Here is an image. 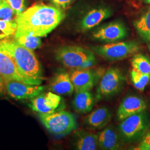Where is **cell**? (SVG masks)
Listing matches in <instances>:
<instances>
[{"label": "cell", "mask_w": 150, "mask_h": 150, "mask_svg": "<svg viewBox=\"0 0 150 150\" xmlns=\"http://www.w3.org/2000/svg\"><path fill=\"white\" fill-rule=\"evenodd\" d=\"M5 90L8 94L17 100L32 99L43 92L44 87L27 84L20 81H5Z\"/></svg>", "instance_id": "cell-10"}, {"label": "cell", "mask_w": 150, "mask_h": 150, "mask_svg": "<svg viewBox=\"0 0 150 150\" xmlns=\"http://www.w3.org/2000/svg\"><path fill=\"white\" fill-rule=\"evenodd\" d=\"M5 90V81L0 76V95H2Z\"/></svg>", "instance_id": "cell-29"}, {"label": "cell", "mask_w": 150, "mask_h": 150, "mask_svg": "<svg viewBox=\"0 0 150 150\" xmlns=\"http://www.w3.org/2000/svg\"><path fill=\"white\" fill-rule=\"evenodd\" d=\"M146 42H147V44H148V48L149 49V50H150V37L147 39V40L146 41Z\"/></svg>", "instance_id": "cell-30"}, {"label": "cell", "mask_w": 150, "mask_h": 150, "mask_svg": "<svg viewBox=\"0 0 150 150\" xmlns=\"http://www.w3.org/2000/svg\"><path fill=\"white\" fill-rule=\"evenodd\" d=\"M0 76L5 81L15 80L35 85H40L41 82L24 77L20 72L11 55L0 47Z\"/></svg>", "instance_id": "cell-8"}, {"label": "cell", "mask_w": 150, "mask_h": 150, "mask_svg": "<svg viewBox=\"0 0 150 150\" xmlns=\"http://www.w3.org/2000/svg\"><path fill=\"white\" fill-rule=\"evenodd\" d=\"M12 10L15 12L16 15L21 13L25 11L26 6L25 0H5Z\"/></svg>", "instance_id": "cell-26"}, {"label": "cell", "mask_w": 150, "mask_h": 150, "mask_svg": "<svg viewBox=\"0 0 150 150\" xmlns=\"http://www.w3.org/2000/svg\"><path fill=\"white\" fill-rule=\"evenodd\" d=\"M17 29V23L15 20H0V31L4 35L8 36L15 33Z\"/></svg>", "instance_id": "cell-24"}, {"label": "cell", "mask_w": 150, "mask_h": 150, "mask_svg": "<svg viewBox=\"0 0 150 150\" xmlns=\"http://www.w3.org/2000/svg\"><path fill=\"white\" fill-rule=\"evenodd\" d=\"M132 69L139 72L150 76V60L142 54H135L131 59Z\"/></svg>", "instance_id": "cell-21"}, {"label": "cell", "mask_w": 150, "mask_h": 150, "mask_svg": "<svg viewBox=\"0 0 150 150\" xmlns=\"http://www.w3.org/2000/svg\"><path fill=\"white\" fill-rule=\"evenodd\" d=\"M139 50V43L134 41L110 43L93 47L95 53L111 61L127 58L137 54Z\"/></svg>", "instance_id": "cell-6"}, {"label": "cell", "mask_w": 150, "mask_h": 150, "mask_svg": "<svg viewBox=\"0 0 150 150\" xmlns=\"http://www.w3.org/2000/svg\"><path fill=\"white\" fill-rule=\"evenodd\" d=\"M39 118L48 131L57 137H63L69 134L77 128L75 116L67 111L39 114Z\"/></svg>", "instance_id": "cell-4"}, {"label": "cell", "mask_w": 150, "mask_h": 150, "mask_svg": "<svg viewBox=\"0 0 150 150\" xmlns=\"http://www.w3.org/2000/svg\"><path fill=\"white\" fill-rule=\"evenodd\" d=\"M69 75L75 92L90 91L96 81V74L90 68L72 69Z\"/></svg>", "instance_id": "cell-12"}, {"label": "cell", "mask_w": 150, "mask_h": 150, "mask_svg": "<svg viewBox=\"0 0 150 150\" xmlns=\"http://www.w3.org/2000/svg\"><path fill=\"white\" fill-rule=\"evenodd\" d=\"M75 146L77 150H95L98 145V135L84 131L76 133Z\"/></svg>", "instance_id": "cell-18"}, {"label": "cell", "mask_w": 150, "mask_h": 150, "mask_svg": "<svg viewBox=\"0 0 150 150\" xmlns=\"http://www.w3.org/2000/svg\"><path fill=\"white\" fill-rule=\"evenodd\" d=\"M94 99L90 91L76 92L73 101L75 111L79 113L85 114L89 112L93 106Z\"/></svg>", "instance_id": "cell-19"}, {"label": "cell", "mask_w": 150, "mask_h": 150, "mask_svg": "<svg viewBox=\"0 0 150 150\" xmlns=\"http://www.w3.org/2000/svg\"><path fill=\"white\" fill-rule=\"evenodd\" d=\"M15 41L19 45L31 50L39 48L42 45L40 37L32 35H25L15 38Z\"/></svg>", "instance_id": "cell-22"}, {"label": "cell", "mask_w": 150, "mask_h": 150, "mask_svg": "<svg viewBox=\"0 0 150 150\" xmlns=\"http://www.w3.org/2000/svg\"><path fill=\"white\" fill-rule=\"evenodd\" d=\"M146 104L141 97L129 96L123 100L118 107L117 116L118 120L122 121L125 118L134 114L144 111Z\"/></svg>", "instance_id": "cell-14"}, {"label": "cell", "mask_w": 150, "mask_h": 150, "mask_svg": "<svg viewBox=\"0 0 150 150\" xmlns=\"http://www.w3.org/2000/svg\"><path fill=\"white\" fill-rule=\"evenodd\" d=\"M55 57L64 67L71 69L90 68L96 64L92 51L77 46H63L55 52Z\"/></svg>", "instance_id": "cell-3"}, {"label": "cell", "mask_w": 150, "mask_h": 150, "mask_svg": "<svg viewBox=\"0 0 150 150\" xmlns=\"http://www.w3.org/2000/svg\"><path fill=\"white\" fill-rule=\"evenodd\" d=\"M50 87L54 93L61 95H70L75 91L70 75L66 72H61L56 75Z\"/></svg>", "instance_id": "cell-17"}, {"label": "cell", "mask_w": 150, "mask_h": 150, "mask_svg": "<svg viewBox=\"0 0 150 150\" xmlns=\"http://www.w3.org/2000/svg\"><path fill=\"white\" fill-rule=\"evenodd\" d=\"M97 135L98 145L103 150H116L120 149L121 138L119 132L112 126L106 127Z\"/></svg>", "instance_id": "cell-15"}, {"label": "cell", "mask_w": 150, "mask_h": 150, "mask_svg": "<svg viewBox=\"0 0 150 150\" xmlns=\"http://www.w3.org/2000/svg\"><path fill=\"white\" fill-rule=\"evenodd\" d=\"M76 0H50L51 3L60 8H66L71 5Z\"/></svg>", "instance_id": "cell-28"}, {"label": "cell", "mask_w": 150, "mask_h": 150, "mask_svg": "<svg viewBox=\"0 0 150 150\" xmlns=\"http://www.w3.org/2000/svg\"><path fill=\"white\" fill-rule=\"evenodd\" d=\"M61 97L51 92L41 93L33 98L32 110L39 114H49L56 112L61 103Z\"/></svg>", "instance_id": "cell-11"}, {"label": "cell", "mask_w": 150, "mask_h": 150, "mask_svg": "<svg viewBox=\"0 0 150 150\" xmlns=\"http://www.w3.org/2000/svg\"><path fill=\"white\" fill-rule=\"evenodd\" d=\"M15 15V12L5 0L0 4V20H12Z\"/></svg>", "instance_id": "cell-25"}, {"label": "cell", "mask_w": 150, "mask_h": 150, "mask_svg": "<svg viewBox=\"0 0 150 150\" xmlns=\"http://www.w3.org/2000/svg\"><path fill=\"white\" fill-rule=\"evenodd\" d=\"M128 32L122 22L115 21L103 25L92 33L95 40L108 43H113L127 37Z\"/></svg>", "instance_id": "cell-9"}, {"label": "cell", "mask_w": 150, "mask_h": 150, "mask_svg": "<svg viewBox=\"0 0 150 150\" xmlns=\"http://www.w3.org/2000/svg\"><path fill=\"white\" fill-rule=\"evenodd\" d=\"M134 150H150V129L144 134L139 144Z\"/></svg>", "instance_id": "cell-27"}, {"label": "cell", "mask_w": 150, "mask_h": 150, "mask_svg": "<svg viewBox=\"0 0 150 150\" xmlns=\"http://www.w3.org/2000/svg\"><path fill=\"white\" fill-rule=\"evenodd\" d=\"M112 14L111 9L107 7H98L86 13L81 20L79 28L82 31H86L96 27L101 22L109 18Z\"/></svg>", "instance_id": "cell-13"}, {"label": "cell", "mask_w": 150, "mask_h": 150, "mask_svg": "<svg viewBox=\"0 0 150 150\" xmlns=\"http://www.w3.org/2000/svg\"><path fill=\"white\" fill-rule=\"evenodd\" d=\"M0 47L11 55L21 75L42 82V68L32 50L10 41H0Z\"/></svg>", "instance_id": "cell-2"}, {"label": "cell", "mask_w": 150, "mask_h": 150, "mask_svg": "<svg viewBox=\"0 0 150 150\" xmlns=\"http://www.w3.org/2000/svg\"><path fill=\"white\" fill-rule=\"evenodd\" d=\"M64 11L54 6L36 4L16 15L15 38L25 35L45 37L64 20Z\"/></svg>", "instance_id": "cell-1"}, {"label": "cell", "mask_w": 150, "mask_h": 150, "mask_svg": "<svg viewBox=\"0 0 150 150\" xmlns=\"http://www.w3.org/2000/svg\"><path fill=\"white\" fill-rule=\"evenodd\" d=\"M125 81V76L118 69H109L103 75L97 89V98H106L116 94L123 86Z\"/></svg>", "instance_id": "cell-7"}, {"label": "cell", "mask_w": 150, "mask_h": 150, "mask_svg": "<svg viewBox=\"0 0 150 150\" xmlns=\"http://www.w3.org/2000/svg\"><path fill=\"white\" fill-rule=\"evenodd\" d=\"M134 26L139 35L146 41L150 37V7L134 21Z\"/></svg>", "instance_id": "cell-20"}, {"label": "cell", "mask_w": 150, "mask_h": 150, "mask_svg": "<svg viewBox=\"0 0 150 150\" xmlns=\"http://www.w3.org/2000/svg\"><path fill=\"white\" fill-rule=\"evenodd\" d=\"M131 77L134 87L139 91H143L150 80V76L142 74L132 69L131 71Z\"/></svg>", "instance_id": "cell-23"}, {"label": "cell", "mask_w": 150, "mask_h": 150, "mask_svg": "<svg viewBox=\"0 0 150 150\" xmlns=\"http://www.w3.org/2000/svg\"><path fill=\"white\" fill-rule=\"evenodd\" d=\"M119 125L118 132L125 142H133L142 137L150 126V121L144 111L125 118Z\"/></svg>", "instance_id": "cell-5"}, {"label": "cell", "mask_w": 150, "mask_h": 150, "mask_svg": "<svg viewBox=\"0 0 150 150\" xmlns=\"http://www.w3.org/2000/svg\"><path fill=\"white\" fill-rule=\"evenodd\" d=\"M111 113L106 107L98 108L88 115L85 120L87 127L92 129H101L111 120Z\"/></svg>", "instance_id": "cell-16"}, {"label": "cell", "mask_w": 150, "mask_h": 150, "mask_svg": "<svg viewBox=\"0 0 150 150\" xmlns=\"http://www.w3.org/2000/svg\"><path fill=\"white\" fill-rule=\"evenodd\" d=\"M145 2L147 4H150V0H145Z\"/></svg>", "instance_id": "cell-31"}, {"label": "cell", "mask_w": 150, "mask_h": 150, "mask_svg": "<svg viewBox=\"0 0 150 150\" xmlns=\"http://www.w3.org/2000/svg\"><path fill=\"white\" fill-rule=\"evenodd\" d=\"M4 1H5V0H0V4H1L2 2H3Z\"/></svg>", "instance_id": "cell-32"}]
</instances>
